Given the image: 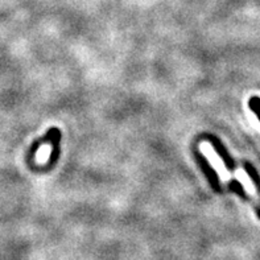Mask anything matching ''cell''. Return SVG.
Masks as SVG:
<instances>
[{
	"mask_svg": "<svg viewBox=\"0 0 260 260\" xmlns=\"http://www.w3.org/2000/svg\"><path fill=\"white\" fill-rule=\"evenodd\" d=\"M194 157H196V160H197V162H198V165H200L201 171L204 172V175L206 176V178H208V181H209V184L211 185V188L214 189L217 193H222L219 177H218L217 172H215L214 169H213V167L210 165V162H209L208 158L205 157L201 152L197 151V149H194Z\"/></svg>",
	"mask_w": 260,
	"mask_h": 260,
	"instance_id": "cell-1",
	"label": "cell"
},
{
	"mask_svg": "<svg viewBox=\"0 0 260 260\" xmlns=\"http://www.w3.org/2000/svg\"><path fill=\"white\" fill-rule=\"evenodd\" d=\"M204 139H206V140H209V142L211 143L214 151L217 152V155L222 158V161H223L226 169L230 172H234L235 168H237V165H235V161L230 156V153H229V151L226 149V147L222 144L221 140L218 138H215L214 135H205Z\"/></svg>",
	"mask_w": 260,
	"mask_h": 260,
	"instance_id": "cell-2",
	"label": "cell"
},
{
	"mask_svg": "<svg viewBox=\"0 0 260 260\" xmlns=\"http://www.w3.org/2000/svg\"><path fill=\"white\" fill-rule=\"evenodd\" d=\"M228 186H229V190L233 191V193H235V194L239 196V197H241L242 200H243V201H246V202H247V204H250V205H252V206H254V209H255V211H256L257 217H259V219H260V206H257V205L255 204V202L252 201V200H251L250 197H248V194H247V193H246V190H244L243 185H242L241 182H239V181H238V180H235V178H234V180H231V181L229 182Z\"/></svg>",
	"mask_w": 260,
	"mask_h": 260,
	"instance_id": "cell-3",
	"label": "cell"
},
{
	"mask_svg": "<svg viewBox=\"0 0 260 260\" xmlns=\"http://www.w3.org/2000/svg\"><path fill=\"white\" fill-rule=\"evenodd\" d=\"M59 142H61V132L57 128L56 134H54V136L52 139V143H50L52 144V152H50V158L49 161H48V167H50V168L57 161V158L59 156Z\"/></svg>",
	"mask_w": 260,
	"mask_h": 260,
	"instance_id": "cell-4",
	"label": "cell"
},
{
	"mask_svg": "<svg viewBox=\"0 0 260 260\" xmlns=\"http://www.w3.org/2000/svg\"><path fill=\"white\" fill-rule=\"evenodd\" d=\"M244 171H246V173L248 175V177L251 178V181L254 182L257 194H259V200H260V176H259V173H257L256 169H255L254 167L250 164V162H244Z\"/></svg>",
	"mask_w": 260,
	"mask_h": 260,
	"instance_id": "cell-5",
	"label": "cell"
},
{
	"mask_svg": "<svg viewBox=\"0 0 260 260\" xmlns=\"http://www.w3.org/2000/svg\"><path fill=\"white\" fill-rule=\"evenodd\" d=\"M248 107L254 111V114L256 115V118L259 119V122H260V98L259 96H252V98H250V101H248Z\"/></svg>",
	"mask_w": 260,
	"mask_h": 260,
	"instance_id": "cell-6",
	"label": "cell"
}]
</instances>
